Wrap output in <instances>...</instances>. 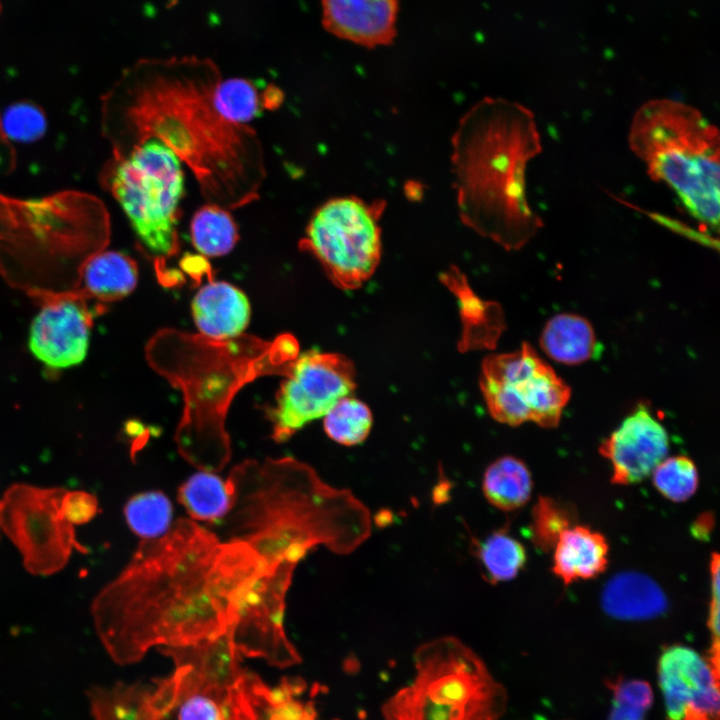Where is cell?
I'll list each match as a JSON object with an SVG mask.
<instances>
[{"label":"cell","instance_id":"cell-16","mask_svg":"<svg viewBox=\"0 0 720 720\" xmlns=\"http://www.w3.org/2000/svg\"><path fill=\"white\" fill-rule=\"evenodd\" d=\"M234 626L222 634L196 644L163 647L160 651L175 663L171 675L179 691L181 703L193 696L204 695L220 706L240 681L243 670L240 654L233 640Z\"/></svg>","mask_w":720,"mask_h":720},{"label":"cell","instance_id":"cell-21","mask_svg":"<svg viewBox=\"0 0 720 720\" xmlns=\"http://www.w3.org/2000/svg\"><path fill=\"white\" fill-rule=\"evenodd\" d=\"M247 296L225 281L202 286L192 300V316L199 334L213 340L242 335L250 320Z\"/></svg>","mask_w":720,"mask_h":720},{"label":"cell","instance_id":"cell-15","mask_svg":"<svg viewBox=\"0 0 720 720\" xmlns=\"http://www.w3.org/2000/svg\"><path fill=\"white\" fill-rule=\"evenodd\" d=\"M668 720H719V674L707 658L684 645H671L657 664Z\"/></svg>","mask_w":720,"mask_h":720},{"label":"cell","instance_id":"cell-23","mask_svg":"<svg viewBox=\"0 0 720 720\" xmlns=\"http://www.w3.org/2000/svg\"><path fill=\"white\" fill-rule=\"evenodd\" d=\"M440 277L458 298L465 328L463 348H493L505 328L500 306L480 299L456 266H450Z\"/></svg>","mask_w":720,"mask_h":720},{"label":"cell","instance_id":"cell-18","mask_svg":"<svg viewBox=\"0 0 720 720\" xmlns=\"http://www.w3.org/2000/svg\"><path fill=\"white\" fill-rule=\"evenodd\" d=\"M303 679L285 677L274 687L245 671L221 704L225 720H319Z\"/></svg>","mask_w":720,"mask_h":720},{"label":"cell","instance_id":"cell-30","mask_svg":"<svg viewBox=\"0 0 720 720\" xmlns=\"http://www.w3.org/2000/svg\"><path fill=\"white\" fill-rule=\"evenodd\" d=\"M474 547V554L490 583L513 579L526 563L525 548L505 528L476 541Z\"/></svg>","mask_w":720,"mask_h":720},{"label":"cell","instance_id":"cell-40","mask_svg":"<svg viewBox=\"0 0 720 720\" xmlns=\"http://www.w3.org/2000/svg\"><path fill=\"white\" fill-rule=\"evenodd\" d=\"M179 720H225L221 706L212 698L193 695L181 703Z\"/></svg>","mask_w":720,"mask_h":720},{"label":"cell","instance_id":"cell-39","mask_svg":"<svg viewBox=\"0 0 720 720\" xmlns=\"http://www.w3.org/2000/svg\"><path fill=\"white\" fill-rule=\"evenodd\" d=\"M61 511L65 519L74 524H84L98 512L95 496L85 491H65L61 499Z\"/></svg>","mask_w":720,"mask_h":720},{"label":"cell","instance_id":"cell-11","mask_svg":"<svg viewBox=\"0 0 720 720\" xmlns=\"http://www.w3.org/2000/svg\"><path fill=\"white\" fill-rule=\"evenodd\" d=\"M65 491L15 484L0 499V527L21 552L31 574L56 573L66 565L73 549L86 552L61 511Z\"/></svg>","mask_w":720,"mask_h":720},{"label":"cell","instance_id":"cell-6","mask_svg":"<svg viewBox=\"0 0 720 720\" xmlns=\"http://www.w3.org/2000/svg\"><path fill=\"white\" fill-rule=\"evenodd\" d=\"M628 144L651 179L666 184L706 229L718 231L720 141L716 126L691 105L652 99L634 113Z\"/></svg>","mask_w":720,"mask_h":720},{"label":"cell","instance_id":"cell-35","mask_svg":"<svg viewBox=\"0 0 720 720\" xmlns=\"http://www.w3.org/2000/svg\"><path fill=\"white\" fill-rule=\"evenodd\" d=\"M574 512L566 504L540 497L532 510L531 538L543 551L554 548L559 536L572 526Z\"/></svg>","mask_w":720,"mask_h":720},{"label":"cell","instance_id":"cell-3","mask_svg":"<svg viewBox=\"0 0 720 720\" xmlns=\"http://www.w3.org/2000/svg\"><path fill=\"white\" fill-rule=\"evenodd\" d=\"M226 483L232 495L226 516L230 539L246 542L266 563L298 564L320 545L349 554L370 536L365 504L292 457L245 460Z\"/></svg>","mask_w":720,"mask_h":720},{"label":"cell","instance_id":"cell-19","mask_svg":"<svg viewBox=\"0 0 720 720\" xmlns=\"http://www.w3.org/2000/svg\"><path fill=\"white\" fill-rule=\"evenodd\" d=\"M322 25L337 38L372 49L393 43L399 0H321Z\"/></svg>","mask_w":720,"mask_h":720},{"label":"cell","instance_id":"cell-38","mask_svg":"<svg viewBox=\"0 0 720 720\" xmlns=\"http://www.w3.org/2000/svg\"><path fill=\"white\" fill-rule=\"evenodd\" d=\"M711 601L709 607L708 627L711 633V647L708 662L719 674V556L714 553L710 563Z\"/></svg>","mask_w":720,"mask_h":720},{"label":"cell","instance_id":"cell-28","mask_svg":"<svg viewBox=\"0 0 720 720\" xmlns=\"http://www.w3.org/2000/svg\"><path fill=\"white\" fill-rule=\"evenodd\" d=\"M178 501L195 520L217 522L232 508V495L226 481L209 472H198L178 489Z\"/></svg>","mask_w":720,"mask_h":720},{"label":"cell","instance_id":"cell-34","mask_svg":"<svg viewBox=\"0 0 720 720\" xmlns=\"http://www.w3.org/2000/svg\"><path fill=\"white\" fill-rule=\"evenodd\" d=\"M655 488L673 502H684L698 488L699 475L695 463L686 456L677 455L663 459L652 472Z\"/></svg>","mask_w":720,"mask_h":720},{"label":"cell","instance_id":"cell-13","mask_svg":"<svg viewBox=\"0 0 720 720\" xmlns=\"http://www.w3.org/2000/svg\"><path fill=\"white\" fill-rule=\"evenodd\" d=\"M266 563V562H265ZM295 563H266L240 599L233 640L240 655L285 668L301 662L284 630L285 600Z\"/></svg>","mask_w":720,"mask_h":720},{"label":"cell","instance_id":"cell-36","mask_svg":"<svg viewBox=\"0 0 720 720\" xmlns=\"http://www.w3.org/2000/svg\"><path fill=\"white\" fill-rule=\"evenodd\" d=\"M612 705L608 720H646L653 703V691L647 681L617 678L608 681Z\"/></svg>","mask_w":720,"mask_h":720},{"label":"cell","instance_id":"cell-43","mask_svg":"<svg viewBox=\"0 0 720 720\" xmlns=\"http://www.w3.org/2000/svg\"><path fill=\"white\" fill-rule=\"evenodd\" d=\"M1 11H2V5H1V2H0V15H1Z\"/></svg>","mask_w":720,"mask_h":720},{"label":"cell","instance_id":"cell-12","mask_svg":"<svg viewBox=\"0 0 720 720\" xmlns=\"http://www.w3.org/2000/svg\"><path fill=\"white\" fill-rule=\"evenodd\" d=\"M267 409L272 438L284 442L309 422L323 417L341 398L354 390L355 369L344 355L307 351L291 364Z\"/></svg>","mask_w":720,"mask_h":720},{"label":"cell","instance_id":"cell-9","mask_svg":"<svg viewBox=\"0 0 720 720\" xmlns=\"http://www.w3.org/2000/svg\"><path fill=\"white\" fill-rule=\"evenodd\" d=\"M386 205L384 199L355 195L330 198L311 215L299 247L317 259L337 287L356 289L380 263Z\"/></svg>","mask_w":720,"mask_h":720},{"label":"cell","instance_id":"cell-32","mask_svg":"<svg viewBox=\"0 0 720 720\" xmlns=\"http://www.w3.org/2000/svg\"><path fill=\"white\" fill-rule=\"evenodd\" d=\"M172 514V504L161 491L134 495L124 507L129 528L145 539L156 538L169 529Z\"/></svg>","mask_w":720,"mask_h":720},{"label":"cell","instance_id":"cell-41","mask_svg":"<svg viewBox=\"0 0 720 720\" xmlns=\"http://www.w3.org/2000/svg\"><path fill=\"white\" fill-rule=\"evenodd\" d=\"M15 151L4 134L0 122V175L10 173L15 167Z\"/></svg>","mask_w":720,"mask_h":720},{"label":"cell","instance_id":"cell-10","mask_svg":"<svg viewBox=\"0 0 720 720\" xmlns=\"http://www.w3.org/2000/svg\"><path fill=\"white\" fill-rule=\"evenodd\" d=\"M480 388L490 415L511 426L559 424L571 389L529 343L482 362Z\"/></svg>","mask_w":720,"mask_h":720},{"label":"cell","instance_id":"cell-24","mask_svg":"<svg viewBox=\"0 0 720 720\" xmlns=\"http://www.w3.org/2000/svg\"><path fill=\"white\" fill-rule=\"evenodd\" d=\"M602 606L607 614L622 620L656 617L667 607L666 597L650 577L623 572L611 578L603 589Z\"/></svg>","mask_w":720,"mask_h":720},{"label":"cell","instance_id":"cell-22","mask_svg":"<svg viewBox=\"0 0 720 720\" xmlns=\"http://www.w3.org/2000/svg\"><path fill=\"white\" fill-rule=\"evenodd\" d=\"M553 573L565 584L591 579L607 566L609 546L599 532L582 525L571 526L554 546Z\"/></svg>","mask_w":720,"mask_h":720},{"label":"cell","instance_id":"cell-37","mask_svg":"<svg viewBox=\"0 0 720 720\" xmlns=\"http://www.w3.org/2000/svg\"><path fill=\"white\" fill-rule=\"evenodd\" d=\"M1 127L10 140L31 143L47 130V118L40 106L21 101L8 106L0 116Z\"/></svg>","mask_w":720,"mask_h":720},{"label":"cell","instance_id":"cell-8","mask_svg":"<svg viewBox=\"0 0 720 720\" xmlns=\"http://www.w3.org/2000/svg\"><path fill=\"white\" fill-rule=\"evenodd\" d=\"M104 186L121 206L143 252L160 273L179 252V206L184 173L179 158L157 139H148L102 174Z\"/></svg>","mask_w":720,"mask_h":720},{"label":"cell","instance_id":"cell-29","mask_svg":"<svg viewBox=\"0 0 720 720\" xmlns=\"http://www.w3.org/2000/svg\"><path fill=\"white\" fill-rule=\"evenodd\" d=\"M190 234L194 248L207 257L228 254L239 239L236 223L228 209L212 203L196 211Z\"/></svg>","mask_w":720,"mask_h":720},{"label":"cell","instance_id":"cell-17","mask_svg":"<svg viewBox=\"0 0 720 720\" xmlns=\"http://www.w3.org/2000/svg\"><path fill=\"white\" fill-rule=\"evenodd\" d=\"M599 451L611 464V481L630 485L644 480L666 458V428L640 403L601 443Z\"/></svg>","mask_w":720,"mask_h":720},{"label":"cell","instance_id":"cell-5","mask_svg":"<svg viewBox=\"0 0 720 720\" xmlns=\"http://www.w3.org/2000/svg\"><path fill=\"white\" fill-rule=\"evenodd\" d=\"M298 352L289 334L273 341L246 335L213 340L173 329L154 335L147 359L184 396L176 435L183 457L205 471L221 469L231 453L224 422L234 396L259 376H284Z\"/></svg>","mask_w":720,"mask_h":720},{"label":"cell","instance_id":"cell-42","mask_svg":"<svg viewBox=\"0 0 720 720\" xmlns=\"http://www.w3.org/2000/svg\"><path fill=\"white\" fill-rule=\"evenodd\" d=\"M713 522L714 519L711 513H703L692 526L693 535L702 540L707 539L712 530Z\"/></svg>","mask_w":720,"mask_h":720},{"label":"cell","instance_id":"cell-33","mask_svg":"<svg viewBox=\"0 0 720 720\" xmlns=\"http://www.w3.org/2000/svg\"><path fill=\"white\" fill-rule=\"evenodd\" d=\"M214 101L221 116L237 125H248L263 105L256 85L244 78L221 79L215 89Z\"/></svg>","mask_w":720,"mask_h":720},{"label":"cell","instance_id":"cell-1","mask_svg":"<svg viewBox=\"0 0 720 720\" xmlns=\"http://www.w3.org/2000/svg\"><path fill=\"white\" fill-rule=\"evenodd\" d=\"M246 542L218 537L180 518L166 534L142 541L126 568L96 596L97 635L118 664L150 648L180 647L234 626L241 597L265 568Z\"/></svg>","mask_w":720,"mask_h":720},{"label":"cell","instance_id":"cell-14","mask_svg":"<svg viewBox=\"0 0 720 720\" xmlns=\"http://www.w3.org/2000/svg\"><path fill=\"white\" fill-rule=\"evenodd\" d=\"M31 295L41 304L29 330L31 353L49 369L79 365L87 356L95 316L88 298L78 288Z\"/></svg>","mask_w":720,"mask_h":720},{"label":"cell","instance_id":"cell-20","mask_svg":"<svg viewBox=\"0 0 720 720\" xmlns=\"http://www.w3.org/2000/svg\"><path fill=\"white\" fill-rule=\"evenodd\" d=\"M178 695L171 675L154 685L118 682L87 690L93 720H163L180 705Z\"/></svg>","mask_w":720,"mask_h":720},{"label":"cell","instance_id":"cell-25","mask_svg":"<svg viewBox=\"0 0 720 720\" xmlns=\"http://www.w3.org/2000/svg\"><path fill=\"white\" fill-rule=\"evenodd\" d=\"M136 262L119 251H99L83 265L78 289L88 298L102 303L118 301L136 287Z\"/></svg>","mask_w":720,"mask_h":720},{"label":"cell","instance_id":"cell-26","mask_svg":"<svg viewBox=\"0 0 720 720\" xmlns=\"http://www.w3.org/2000/svg\"><path fill=\"white\" fill-rule=\"evenodd\" d=\"M539 343L549 358L566 365L584 363L599 350L592 324L574 313H560L550 318L540 334Z\"/></svg>","mask_w":720,"mask_h":720},{"label":"cell","instance_id":"cell-2","mask_svg":"<svg viewBox=\"0 0 720 720\" xmlns=\"http://www.w3.org/2000/svg\"><path fill=\"white\" fill-rule=\"evenodd\" d=\"M222 76L209 58H145L102 97V131L119 159L148 139L166 145L195 176L207 203L233 209L258 197L263 150L248 125L218 112Z\"/></svg>","mask_w":720,"mask_h":720},{"label":"cell","instance_id":"cell-31","mask_svg":"<svg viewBox=\"0 0 720 720\" xmlns=\"http://www.w3.org/2000/svg\"><path fill=\"white\" fill-rule=\"evenodd\" d=\"M323 417L328 437L345 446L362 443L372 427L368 406L350 395L338 400Z\"/></svg>","mask_w":720,"mask_h":720},{"label":"cell","instance_id":"cell-4","mask_svg":"<svg viewBox=\"0 0 720 720\" xmlns=\"http://www.w3.org/2000/svg\"><path fill=\"white\" fill-rule=\"evenodd\" d=\"M451 146L462 224L507 251L526 246L543 227L526 190L527 165L542 151L532 111L484 97L459 119Z\"/></svg>","mask_w":720,"mask_h":720},{"label":"cell","instance_id":"cell-7","mask_svg":"<svg viewBox=\"0 0 720 720\" xmlns=\"http://www.w3.org/2000/svg\"><path fill=\"white\" fill-rule=\"evenodd\" d=\"M414 666L411 682L383 704V720H498L505 713V687L458 638L423 643Z\"/></svg>","mask_w":720,"mask_h":720},{"label":"cell","instance_id":"cell-27","mask_svg":"<svg viewBox=\"0 0 720 720\" xmlns=\"http://www.w3.org/2000/svg\"><path fill=\"white\" fill-rule=\"evenodd\" d=\"M532 486L529 469L513 456H503L491 463L482 480V491L487 501L503 511L524 506L530 499Z\"/></svg>","mask_w":720,"mask_h":720}]
</instances>
